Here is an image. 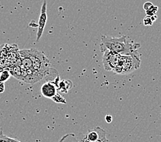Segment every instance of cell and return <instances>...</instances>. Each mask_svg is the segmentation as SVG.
<instances>
[{
	"mask_svg": "<svg viewBox=\"0 0 161 142\" xmlns=\"http://www.w3.org/2000/svg\"><path fill=\"white\" fill-rule=\"evenodd\" d=\"M128 38L125 36L114 38L103 35L100 44L101 51L103 53L106 50H109L121 55L139 56L138 50L140 48V45L134 43Z\"/></svg>",
	"mask_w": 161,
	"mask_h": 142,
	"instance_id": "cell-1",
	"label": "cell"
},
{
	"mask_svg": "<svg viewBox=\"0 0 161 142\" xmlns=\"http://www.w3.org/2000/svg\"><path fill=\"white\" fill-rule=\"evenodd\" d=\"M28 53L32 60V68L44 76L51 66L47 57L43 52L36 49H28Z\"/></svg>",
	"mask_w": 161,
	"mask_h": 142,
	"instance_id": "cell-2",
	"label": "cell"
},
{
	"mask_svg": "<svg viewBox=\"0 0 161 142\" xmlns=\"http://www.w3.org/2000/svg\"><path fill=\"white\" fill-rule=\"evenodd\" d=\"M141 60L139 56L121 55L119 66L113 71L117 74L125 75L131 73L140 67Z\"/></svg>",
	"mask_w": 161,
	"mask_h": 142,
	"instance_id": "cell-3",
	"label": "cell"
},
{
	"mask_svg": "<svg viewBox=\"0 0 161 142\" xmlns=\"http://www.w3.org/2000/svg\"><path fill=\"white\" fill-rule=\"evenodd\" d=\"M106 131L97 126L95 129L89 130L86 134H79L78 142H102L106 139Z\"/></svg>",
	"mask_w": 161,
	"mask_h": 142,
	"instance_id": "cell-4",
	"label": "cell"
},
{
	"mask_svg": "<svg viewBox=\"0 0 161 142\" xmlns=\"http://www.w3.org/2000/svg\"><path fill=\"white\" fill-rule=\"evenodd\" d=\"M121 55L118 53L106 50L103 52V64L105 70L113 71L116 67L119 66Z\"/></svg>",
	"mask_w": 161,
	"mask_h": 142,
	"instance_id": "cell-5",
	"label": "cell"
},
{
	"mask_svg": "<svg viewBox=\"0 0 161 142\" xmlns=\"http://www.w3.org/2000/svg\"><path fill=\"white\" fill-rule=\"evenodd\" d=\"M47 20V2L46 0H44L42 5V8L41 10V14L39 18V21H38V31L36 34V42L39 41L43 35V33L45 29V26L46 25Z\"/></svg>",
	"mask_w": 161,
	"mask_h": 142,
	"instance_id": "cell-6",
	"label": "cell"
},
{
	"mask_svg": "<svg viewBox=\"0 0 161 142\" xmlns=\"http://www.w3.org/2000/svg\"><path fill=\"white\" fill-rule=\"evenodd\" d=\"M41 92L45 98H52L57 93V87L53 82H46L41 86Z\"/></svg>",
	"mask_w": 161,
	"mask_h": 142,
	"instance_id": "cell-7",
	"label": "cell"
},
{
	"mask_svg": "<svg viewBox=\"0 0 161 142\" xmlns=\"http://www.w3.org/2000/svg\"><path fill=\"white\" fill-rule=\"evenodd\" d=\"M73 86V83L70 80H63L59 82L57 86V90H60L63 93H67Z\"/></svg>",
	"mask_w": 161,
	"mask_h": 142,
	"instance_id": "cell-8",
	"label": "cell"
},
{
	"mask_svg": "<svg viewBox=\"0 0 161 142\" xmlns=\"http://www.w3.org/2000/svg\"><path fill=\"white\" fill-rule=\"evenodd\" d=\"M10 75H13L14 77L16 79L20 80L21 78V66L20 65H15L12 68V69H10V71H9Z\"/></svg>",
	"mask_w": 161,
	"mask_h": 142,
	"instance_id": "cell-9",
	"label": "cell"
},
{
	"mask_svg": "<svg viewBox=\"0 0 161 142\" xmlns=\"http://www.w3.org/2000/svg\"><path fill=\"white\" fill-rule=\"evenodd\" d=\"M10 77V73L8 70H3L0 72V82L5 83Z\"/></svg>",
	"mask_w": 161,
	"mask_h": 142,
	"instance_id": "cell-10",
	"label": "cell"
},
{
	"mask_svg": "<svg viewBox=\"0 0 161 142\" xmlns=\"http://www.w3.org/2000/svg\"><path fill=\"white\" fill-rule=\"evenodd\" d=\"M56 103H61V104H67V101L63 97H62L59 93L57 92L53 97L51 98Z\"/></svg>",
	"mask_w": 161,
	"mask_h": 142,
	"instance_id": "cell-11",
	"label": "cell"
},
{
	"mask_svg": "<svg viewBox=\"0 0 161 142\" xmlns=\"http://www.w3.org/2000/svg\"><path fill=\"white\" fill-rule=\"evenodd\" d=\"M158 10V7H157L156 6L152 5L147 10L145 11V13H146L147 16L152 17V16H154V15H156Z\"/></svg>",
	"mask_w": 161,
	"mask_h": 142,
	"instance_id": "cell-12",
	"label": "cell"
},
{
	"mask_svg": "<svg viewBox=\"0 0 161 142\" xmlns=\"http://www.w3.org/2000/svg\"><path fill=\"white\" fill-rule=\"evenodd\" d=\"M13 138L3 135L2 130L0 131V142H12Z\"/></svg>",
	"mask_w": 161,
	"mask_h": 142,
	"instance_id": "cell-13",
	"label": "cell"
},
{
	"mask_svg": "<svg viewBox=\"0 0 161 142\" xmlns=\"http://www.w3.org/2000/svg\"><path fill=\"white\" fill-rule=\"evenodd\" d=\"M153 22H154V21L152 20V17L147 16L146 17H145V18L143 19V24L145 26L152 25L153 24Z\"/></svg>",
	"mask_w": 161,
	"mask_h": 142,
	"instance_id": "cell-14",
	"label": "cell"
},
{
	"mask_svg": "<svg viewBox=\"0 0 161 142\" xmlns=\"http://www.w3.org/2000/svg\"><path fill=\"white\" fill-rule=\"evenodd\" d=\"M152 5H153V3H152V2H146V3H145L144 5H143V9L145 10V11H146V10H147L149 8H150Z\"/></svg>",
	"mask_w": 161,
	"mask_h": 142,
	"instance_id": "cell-15",
	"label": "cell"
},
{
	"mask_svg": "<svg viewBox=\"0 0 161 142\" xmlns=\"http://www.w3.org/2000/svg\"><path fill=\"white\" fill-rule=\"evenodd\" d=\"M105 120L107 123H110L113 121V116H111L110 115H106L105 116Z\"/></svg>",
	"mask_w": 161,
	"mask_h": 142,
	"instance_id": "cell-16",
	"label": "cell"
},
{
	"mask_svg": "<svg viewBox=\"0 0 161 142\" xmlns=\"http://www.w3.org/2000/svg\"><path fill=\"white\" fill-rule=\"evenodd\" d=\"M5 90L4 83L0 82V93H3Z\"/></svg>",
	"mask_w": 161,
	"mask_h": 142,
	"instance_id": "cell-17",
	"label": "cell"
},
{
	"mask_svg": "<svg viewBox=\"0 0 161 142\" xmlns=\"http://www.w3.org/2000/svg\"><path fill=\"white\" fill-rule=\"evenodd\" d=\"M12 142H21V141H19V140H17V139H14V138H13Z\"/></svg>",
	"mask_w": 161,
	"mask_h": 142,
	"instance_id": "cell-18",
	"label": "cell"
},
{
	"mask_svg": "<svg viewBox=\"0 0 161 142\" xmlns=\"http://www.w3.org/2000/svg\"><path fill=\"white\" fill-rule=\"evenodd\" d=\"M102 142H110V141L108 139H105V140H103V141H102Z\"/></svg>",
	"mask_w": 161,
	"mask_h": 142,
	"instance_id": "cell-19",
	"label": "cell"
}]
</instances>
